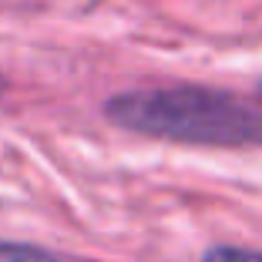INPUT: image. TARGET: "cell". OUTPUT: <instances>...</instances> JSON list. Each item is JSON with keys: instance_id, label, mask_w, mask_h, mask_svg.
Masks as SVG:
<instances>
[{"instance_id": "4", "label": "cell", "mask_w": 262, "mask_h": 262, "mask_svg": "<svg viewBox=\"0 0 262 262\" xmlns=\"http://www.w3.org/2000/svg\"><path fill=\"white\" fill-rule=\"evenodd\" d=\"M0 91H4V77H0Z\"/></svg>"}, {"instance_id": "5", "label": "cell", "mask_w": 262, "mask_h": 262, "mask_svg": "<svg viewBox=\"0 0 262 262\" xmlns=\"http://www.w3.org/2000/svg\"><path fill=\"white\" fill-rule=\"evenodd\" d=\"M259 94H262V81H259Z\"/></svg>"}, {"instance_id": "2", "label": "cell", "mask_w": 262, "mask_h": 262, "mask_svg": "<svg viewBox=\"0 0 262 262\" xmlns=\"http://www.w3.org/2000/svg\"><path fill=\"white\" fill-rule=\"evenodd\" d=\"M0 262H57L47 249L27 242H0Z\"/></svg>"}, {"instance_id": "3", "label": "cell", "mask_w": 262, "mask_h": 262, "mask_svg": "<svg viewBox=\"0 0 262 262\" xmlns=\"http://www.w3.org/2000/svg\"><path fill=\"white\" fill-rule=\"evenodd\" d=\"M202 262H262L259 249H242V246H212Z\"/></svg>"}, {"instance_id": "1", "label": "cell", "mask_w": 262, "mask_h": 262, "mask_svg": "<svg viewBox=\"0 0 262 262\" xmlns=\"http://www.w3.org/2000/svg\"><path fill=\"white\" fill-rule=\"evenodd\" d=\"M118 128L178 145L255 148L262 145V111L229 91L199 84H168L121 91L104 101Z\"/></svg>"}]
</instances>
